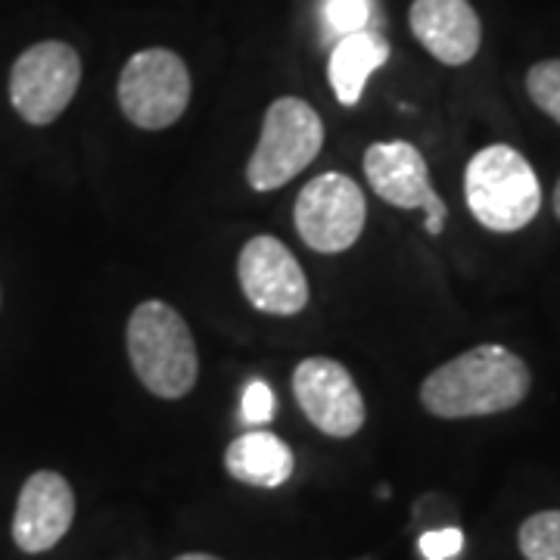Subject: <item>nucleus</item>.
Here are the masks:
<instances>
[{
	"label": "nucleus",
	"instance_id": "nucleus-2",
	"mask_svg": "<svg viewBox=\"0 0 560 560\" xmlns=\"http://www.w3.org/2000/svg\"><path fill=\"white\" fill-rule=\"evenodd\" d=\"M131 371L156 399H184L200 377L197 340L168 302L147 300L128 318L125 330Z\"/></svg>",
	"mask_w": 560,
	"mask_h": 560
},
{
	"label": "nucleus",
	"instance_id": "nucleus-12",
	"mask_svg": "<svg viewBox=\"0 0 560 560\" xmlns=\"http://www.w3.org/2000/svg\"><path fill=\"white\" fill-rule=\"evenodd\" d=\"M408 25L423 50L442 66H464L480 50L482 25L470 0H415Z\"/></svg>",
	"mask_w": 560,
	"mask_h": 560
},
{
	"label": "nucleus",
	"instance_id": "nucleus-22",
	"mask_svg": "<svg viewBox=\"0 0 560 560\" xmlns=\"http://www.w3.org/2000/svg\"><path fill=\"white\" fill-rule=\"evenodd\" d=\"M0 300H3V293H0Z\"/></svg>",
	"mask_w": 560,
	"mask_h": 560
},
{
	"label": "nucleus",
	"instance_id": "nucleus-11",
	"mask_svg": "<svg viewBox=\"0 0 560 560\" xmlns=\"http://www.w3.org/2000/svg\"><path fill=\"white\" fill-rule=\"evenodd\" d=\"M75 521V492L57 470H38L22 482L13 541L25 555H44L57 548Z\"/></svg>",
	"mask_w": 560,
	"mask_h": 560
},
{
	"label": "nucleus",
	"instance_id": "nucleus-4",
	"mask_svg": "<svg viewBox=\"0 0 560 560\" xmlns=\"http://www.w3.org/2000/svg\"><path fill=\"white\" fill-rule=\"evenodd\" d=\"M324 147V121L312 103L278 97L265 109L261 135L246 162V184L256 194H271L305 172Z\"/></svg>",
	"mask_w": 560,
	"mask_h": 560
},
{
	"label": "nucleus",
	"instance_id": "nucleus-19",
	"mask_svg": "<svg viewBox=\"0 0 560 560\" xmlns=\"http://www.w3.org/2000/svg\"><path fill=\"white\" fill-rule=\"evenodd\" d=\"M420 555L423 560H452L455 555H460L464 548V533L448 526V529H433V533H423L418 541Z\"/></svg>",
	"mask_w": 560,
	"mask_h": 560
},
{
	"label": "nucleus",
	"instance_id": "nucleus-10",
	"mask_svg": "<svg viewBox=\"0 0 560 560\" xmlns=\"http://www.w3.org/2000/svg\"><path fill=\"white\" fill-rule=\"evenodd\" d=\"M237 280L246 302L275 318H293L308 305V278L296 256L271 234H259L237 256Z\"/></svg>",
	"mask_w": 560,
	"mask_h": 560
},
{
	"label": "nucleus",
	"instance_id": "nucleus-17",
	"mask_svg": "<svg viewBox=\"0 0 560 560\" xmlns=\"http://www.w3.org/2000/svg\"><path fill=\"white\" fill-rule=\"evenodd\" d=\"M324 20H327V28L337 32L340 38L364 32V25L371 20V0H327Z\"/></svg>",
	"mask_w": 560,
	"mask_h": 560
},
{
	"label": "nucleus",
	"instance_id": "nucleus-16",
	"mask_svg": "<svg viewBox=\"0 0 560 560\" xmlns=\"http://www.w3.org/2000/svg\"><path fill=\"white\" fill-rule=\"evenodd\" d=\"M526 94L548 119L560 125V60H541L526 72Z\"/></svg>",
	"mask_w": 560,
	"mask_h": 560
},
{
	"label": "nucleus",
	"instance_id": "nucleus-1",
	"mask_svg": "<svg viewBox=\"0 0 560 560\" xmlns=\"http://www.w3.org/2000/svg\"><path fill=\"white\" fill-rule=\"evenodd\" d=\"M533 389L526 361L495 342H482L440 364L420 383V405L442 420L489 418L517 408Z\"/></svg>",
	"mask_w": 560,
	"mask_h": 560
},
{
	"label": "nucleus",
	"instance_id": "nucleus-20",
	"mask_svg": "<svg viewBox=\"0 0 560 560\" xmlns=\"http://www.w3.org/2000/svg\"><path fill=\"white\" fill-rule=\"evenodd\" d=\"M175 560H221L215 555H202V551H187V555H178Z\"/></svg>",
	"mask_w": 560,
	"mask_h": 560
},
{
	"label": "nucleus",
	"instance_id": "nucleus-6",
	"mask_svg": "<svg viewBox=\"0 0 560 560\" xmlns=\"http://www.w3.org/2000/svg\"><path fill=\"white\" fill-rule=\"evenodd\" d=\"M81 84L79 50L66 40H38L10 69V103L28 125H50L69 109Z\"/></svg>",
	"mask_w": 560,
	"mask_h": 560
},
{
	"label": "nucleus",
	"instance_id": "nucleus-15",
	"mask_svg": "<svg viewBox=\"0 0 560 560\" xmlns=\"http://www.w3.org/2000/svg\"><path fill=\"white\" fill-rule=\"evenodd\" d=\"M517 548L526 560H560V511H539L517 529Z\"/></svg>",
	"mask_w": 560,
	"mask_h": 560
},
{
	"label": "nucleus",
	"instance_id": "nucleus-8",
	"mask_svg": "<svg viewBox=\"0 0 560 560\" xmlns=\"http://www.w3.org/2000/svg\"><path fill=\"white\" fill-rule=\"evenodd\" d=\"M293 396L308 423L330 440H352L368 418L359 383L337 359H302L293 371Z\"/></svg>",
	"mask_w": 560,
	"mask_h": 560
},
{
	"label": "nucleus",
	"instance_id": "nucleus-18",
	"mask_svg": "<svg viewBox=\"0 0 560 560\" xmlns=\"http://www.w3.org/2000/svg\"><path fill=\"white\" fill-rule=\"evenodd\" d=\"M241 411L243 423H249V427H265L268 420L275 418V393H271V386L261 381L249 383L246 393H243Z\"/></svg>",
	"mask_w": 560,
	"mask_h": 560
},
{
	"label": "nucleus",
	"instance_id": "nucleus-9",
	"mask_svg": "<svg viewBox=\"0 0 560 560\" xmlns=\"http://www.w3.org/2000/svg\"><path fill=\"white\" fill-rule=\"evenodd\" d=\"M364 178L383 202L396 209H423L427 212V234L440 237L448 206L430 184L427 160L408 140H381L364 150Z\"/></svg>",
	"mask_w": 560,
	"mask_h": 560
},
{
	"label": "nucleus",
	"instance_id": "nucleus-14",
	"mask_svg": "<svg viewBox=\"0 0 560 560\" xmlns=\"http://www.w3.org/2000/svg\"><path fill=\"white\" fill-rule=\"evenodd\" d=\"M389 60V44L377 32H355L334 44L330 62H327V79L342 106H355L364 94L368 79Z\"/></svg>",
	"mask_w": 560,
	"mask_h": 560
},
{
	"label": "nucleus",
	"instance_id": "nucleus-13",
	"mask_svg": "<svg viewBox=\"0 0 560 560\" xmlns=\"http://www.w3.org/2000/svg\"><path fill=\"white\" fill-rule=\"evenodd\" d=\"M224 470L253 489H278L293 477V448L268 430H249L228 445Z\"/></svg>",
	"mask_w": 560,
	"mask_h": 560
},
{
	"label": "nucleus",
	"instance_id": "nucleus-7",
	"mask_svg": "<svg viewBox=\"0 0 560 560\" xmlns=\"http://www.w3.org/2000/svg\"><path fill=\"white\" fill-rule=\"evenodd\" d=\"M364 221L368 200L359 184L342 172H324L308 180L293 206V224L302 243L324 256L352 249L364 231Z\"/></svg>",
	"mask_w": 560,
	"mask_h": 560
},
{
	"label": "nucleus",
	"instance_id": "nucleus-21",
	"mask_svg": "<svg viewBox=\"0 0 560 560\" xmlns=\"http://www.w3.org/2000/svg\"><path fill=\"white\" fill-rule=\"evenodd\" d=\"M551 202H555V215H558L560 221V178H558V187H555V197H551Z\"/></svg>",
	"mask_w": 560,
	"mask_h": 560
},
{
	"label": "nucleus",
	"instance_id": "nucleus-3",
	"mask_svg": "<svg viewBox=\"0 0 560 560\" xmlns=\"http://www.w3.org/2000/svg\"><path fill=\"white\" fill-rule=\"evenodd\" d=\"M464 200L486 231L514 234L539 215L541 184L523 153L508 143H492L467 162Z\"/></svg>",
	"mask_w": 560,
	"mask_h": 560
},
{
	"label": "nucleus",
	"instance_id": "nucleus-5",
	"mask_svg": "<svg viewBox=\"0 0 560 560\" xmlns=\"http://www.w3.org/2000/svg\"><path fill=\"white\" fill-rule=\"evenodd\" d=\"M119 106L125 119L143 131L172 128L187 113L194 94L190 69L175 50L150 47L125 62L119 75Z\"/></svg>",
	"mask_w": 560,
	"mask_h": 560
}]
</instances>
